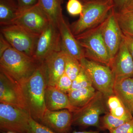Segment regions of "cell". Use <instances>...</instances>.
<instances>
[{
	"label": "cell",
	"instance_id": "3",
	"mask_svg": "<svg viewBox=\"0 0 133 133\" xmlns=\"http://www.w3.org/2000/svg\"><path fill=\"white\" fill-rule=\"evenodd\" d=\"M83 5L79 19L70 25L74 36L101 24L115 7L114 0H88Z\"/></svg>",
	"mask_w": 133,
	"mask_h": 133
},
{
	"label": "cell",
	"instance_id": "21",
	"mask_svg": "<svg viewBox=\"0 0 133 133\" xmlns=\"http://www.w3.org/2000/svg\"><path fill=\"white\" fill-rule=\"evenodd\" d=\"M96 89L93 86L71 90L67 94L70 103L75 109L83 107L95 95Z\"/></svg>",
	"mask_w": 133,
	"mask_h": 133
},
{
	"label": "cell",
	"instance_id": "36",
	"mask_svg": "<svg viewBox=\"0 0 133 133\" xmlns=\"http://www.w3.org/2000/svg\"><path fill=\"white\" fill-rule=\"evenodd\" d=\"M69 133H99V132H97V131H74L71 132H69Z\"/></svg>",
	"mask_w": 133,
	"mask_h": 133
},
{
	"label": "cell",
	"instance_id": "5",
	"mask_svg": "<svg viewBox=\"0 0 133 133\" xmlns=\"http://www.w3.org/2000/svg\"><path fill=\"white\" fill-rule=\"evenodd\" d=\"M108 112L107 99L97 91L95 95L83 107L72 112V125L86 128L94 127L99 128L101 115Z\"/></svg>",
	"mask_w": 133,
	"mask_h": 133
},
{
	"label": "cell",
	"instance_id": "31",
	"mask_svg": "<svg viewBox=\"0 0 133 133\" xmlns=\"http://www.w3.org/2000/svg\"><path fill=\"white\" fill-rule=\"evenodd\" d=\"M16 1L21 13L37 5L38 0H16Z\"/></svg>",
	"mask_w": 133,
	"mask_h": 133
},
{
	"label": "cell",
	"instance_id": "6",
	"mask_svg": "<svg viewBox=\"0 0 133 133\" xmlns=\"http://www.w3.org/2000/svg\"><path fill=\"white\" fill-rule=\"evenodd\" d=\"M81 67L90 77L93 86L107 98L114 94L115 79L109 66L83 58L79 60Z\"/></svg>",
	"mask_w": 133,
	"mask_h": 133
},
{
	"label": "cell",
	"instance_id": "25",
	"mask_svg": "<svg viewBox=\"0 0 133 133\" xmlns=\"http://www.w3.org/2000/svg\"><path fill=\"white\" fill-rule=\"evenodd\" d=\"M128 121L127 120L115 117L108 112L100 118L99 129L102 130H108L110 131L118 127Z\"/></svg>",
	"mask_w": 133,
	"mask_h": 133
},
{
	"label": "cell",
	"instance_id": "34",
	"mask_svg": "<svg viewBox=\"0 0 133 133\" xmlns=\"http://www.w3.org/2000/svg\"><path fill=\"white\" fill-rule=\"evenodd\" d=\"M115 5L118 8L119 10L122 9L128 2L129 0H114Z\"/></svg>",
	"mask_w": 133,
	"mask_h": 133
},
{
	"label": "cell",
	"instance_id": "19",
	"mask_svg": "<svg viewBox=\"0 0 133 133\" xmlns=\"http://www.w3.org/2000/svg\"><path fill=\"white\" fill-rule=\"evenodd\" d=\"M63 0H38V5L48 17L50 22L58 28L63 16L62 7Z\"/></svg>",
	"mask_w": 133,
	"mask_h": 133
},
{
	"label": "cell",
	"instance_id": "32",
	"mask_svg": "<svg viewBox=\"0 0 133 133\" xmlns=\"http://www.w3.org/2000/svg\"><path fill=\"white\" fill-rule=\"evenodd\" d=\"M123 38L133 59V36L123 34Z\"/></svg>",
	"mask_w": 133,
	"mask_h": 133
},
{
	"label": "cell",
	"instance_id": "2",
	"mask_svg": "<svg viewBox=\"0 0 133 133\" xmlns=\"http://www.w3.org/2000/svg\"><path fill=\"white\" fill-rule=\"evenodd\" d=\"M40 63L33 57L12 47L8 48L0 56V71L19 84L28 78Z\"/></svg>",
	"mask_w": 133,
	"mask_h": 133
},
{
	"label": "cell",
	"instance_id": "4",
	"mask_svg": "<svg viewBox=\"0 0 133 133\" xmlns=\"http://www.w3.org/2000/svg\"><path fill=\"white\" fill-rule=\"evenodd\" d=\"M103 22L75 36L83 49L85 57L109 67L111 59L102 35Z\"/></svg>",
	"mask_w": 133,
	"mask_h": 133
},
{
	"label": "cell",
	"instance_id": "16",
	"mask_svg": "<svg viewBox=\"0 0 133 133\" xmlns=\"http://www.w3.org/2000/svg\"><path fill=\"white\" fill-rule=\"evenodd\" d=\"M48 75V85L55 86L59 78L65 73L64 52L62 50L53 52L44 61Z\"/></svg>",
	"mask_w": 133,
	"mask_h": 133
},
{
	"label": "cell",
	"instance_id": "10",
	"mask_svg": "<svg viewBox=\"0 0 133 133\" xmlns=\"http://www.w3.org/2000/svg\"><path fill=\"white\" fill-rule=\"evenodd\" d=\"M50 23L48 17L37 4L21 13L13 24L39 36Z\"/></svg>",
	"mask_w": 133,
	"mask_h": 133
},
{
	"label": "cell",
	"instance_id": "30",
	"mask_svg": "<svg viewBox=\"0 0 133 133\" xmlns=\"http://www.w3.org/2000/svg\"><path fill=\"white\" fill-rule=\"evenodd\" d=\"M109 133H133V118L118 127L109 131Z\"/></svg>",
	"mask_w": 133,
	"mask_h": 133
},
{
	"label": "cell",
	"instance_id": "14",
	"mask_svg": "<svg viewBox=\"0 0 133 133\" xmlns=\"http://www.w3.org/2000/svg\"><path fill=\"white\" fill-rule=\"evenodd\" d=\"M115 80L133 77V59L129 51L124 38L115 56L110 64Z\"/></svg>",
	"mask_w": 133,
	"mask_h": 133
},
{
	"label": "cell",
	"instance_id": "17",
	"mask_svg": "<svg viewBox=\"0 0 133 133\" xmlns=\"http://www.w3.org/2000/svg\"><path fill=\"white\" fill-rule=\"evenodd\" d=\"M45 102L46 109L50 111L67 109L72 112L76 110L71 105L67 94L59 91L55 86H47Z\"/></svg>",
	"mask_w": 133,
	"mask_h": 133
},
{
	"label": "cell",
	"instance_id": "24",
	"mask_svg": "<svg viewBox=\"0 0 133 133\" xmlns=\"http://www.w3.org/2000/svg\"><path fill=\"white\" fill-rule=\"evenodd\" d=\"M64 52L65 59V73L73 81L81 70V64L78 59Z\"/></svg>",
	"mask_w": 133,
	"mask_h": 133
},
{
	"label": "cell",
	"instance_id": "38",
	"mask_svg": "<svg viewBox=\"0 0 133 133\" xmlns=\"http://www.w3.org/2000/svg\"><path fill=\"white\" fill-rule=\"evenodd\" d=\"M79 1H81V2L83 3H84L85 2H86L87 1H88V0H79Z\"/></svg>",
	"mask_w": 133,
	"mask_h": 133
},
{
	"label": "cell",
	"instance_id": "26",
	"mask_svg": "<svg viewBox=\"0 0 133 133\" xmlns=\"http://www.w3.org/2000/svg\"><path fill=\"white\" fill-rule=\"evenodd\" d=\"M93 86L92 82L90 77L81 67L78 76L72 81L71 90L81 89Z\"/></svg>",
	"mask_w": 133,
	"mask_h": 133
},
{
	"label": "cell",
	"instance_id": "29",
	"mask_svg": "<svg viewBox=\"0 0 133 133\" xmlns=\"http://www.w3.org/2000/svg\"><path fill=\"white\" fill-rule=\"evenodd\" d=\"M26 133H57L36 121L31 117L28 129Z\"/></svg>",
	"mask_w": 133,
	"mask_h": 133
},
{
	"label": "cell",
	"instance_id": "27",
	"mask_svg": "<svg viewBox=\"0 0 133 133\" xmlns=\"http://www.w3.org/2000/svg\"><path fill=\"white\" fill-rule=\"evenodd\" d=\"M84 5L79 0H68L66 5L67 12L72 16L80 15L83 12Z\"/></svg>",
	"mask_w": 133,
	"mask_h": 133
},
{
	"label": "cell",
	"instance_id": "37",
	"mask_svg": "<svg viewBox=\"0 0 133 133\" xmlns=\"http://www.w3.org/2000/svg\"><path fill=\"white\" fill-rule=\"evenodd\" d=\"M2 133H17L15 132H11V131H7V132H2Z\"/></svg>",
	"mask_w": 133,
	"mask_h": 133
},
{
	"label": "cell",
	"instance_id": "39",
	"mask_svg": "<svg viewBox=\"0 0 133 133\" xmlns=\"http://www.w3.org/2000/svg\"></svg>",
	"mask_w": 133,
	"mask_h": 133
},
{
	"label": "cell",
	"instance_id": "23",
	"mask_svg": "<svg viewBox=\"0 0 133 133\" xmlns=\"http://www.w3.org/2000/svg\"><path fill=\"white\" fill-rule=\"evenodd\" d=\"M117 21L122 33L133 36V13L124 9L116 12Z\"/></svg>",
	"mask_w": 133,
	"mask_h": 133
},
{
	"label": "cell",
	"instance_id": "7",
	"mask_svg": "<svg viewBox=\"0 0 133 133\" xmlns=\"http://www.w3.org/2000/svg\"><path fill=\"white\" fill-rule=\"evenodd\" d=\"M31 118L27 109L0 103V129L2 132L26 133Z\"/></svg>",
	"mask_w": 133,
	"mask_h": 133
},
{
	"label": "cell",
	"instance_id": "13",
	"mask_svg": "<svg viewBox=\"0 0 133 133\" xmlns=\"http://www.w3.org/2000/svg\"><path fill=\"white\" fill-rule=\"evenodd\" d=\"M72 121V112L69 109L51 111L46 109L39 122L55 132L69 133Z\"/></svg>",
	"mask_w": 133,
	"mask_h": 133
},
{
	"label": "cell",
	"instance_id": "33",
	"mask_svg": "<svg viewBox=\"0 0 133 133\" xmlns=\"http://www.w3.org/2000/svg\"><path fill=\"white\" fill-rule=\"evenodd\" d=\"M11 47L7 41L5 39L2 34L1 33L0 36V56L2 55L3 52L8 48Z\"/></svg>",
	"mask_w": 133,
	"mask_h": 133
},
{
	"label": "cell",
	"instance_id": "28",
	"mask_svg": "<svg viewBox=\"0 0 133 133\" xmlns=\"http://www.w3.org/2000/svg\"><path fill=\"white\" fill-rule=\"evenodd\" d=\"M72 83V80L64 73L58 79L55 87L62 92L67 94L71 90Z\"/></svg>",
	"mask_w": 133,
	"mask_h": 133
},
{
	"label": "cell",
	"instance_id": "12",
	"mask_svg": "<svg viewBox=\"0 0 133 133\" xmlns=\"http://www.w3.org/2000/svg\"><path fill=\"white\" fill-rule=\"evenodd\" d=\"M0 102L27 109L21 85L8 74L0 71Z\"/></svg>",
	"mask_w": 133,
	"mask_h": 133
},
{
	"label": "cell",
	"instance_id": "8",
	"mask_svg": "<svg viewBox=\"0 0 133 133\" xmlns=\"http://www.w3.org/2000/svg\"><path fill=\"white\" fill-rule=\"evenodd\" d=\"M1 27V33L12 48L33 57L39 36L16 24Z\"/></svg>",
	"mask_w": 133,
	"mask_h": 133
},
{
	"label": "cell",
	"instance_id": "35",
	"mask_svg": "<svg viewBox=\"0 0 133 133\" xmlns=\"http://www.w3.org/2000/svg\"><path fill=\"white\" fill-rule=\"evenodd\" d=\"M122 9L125 10L133 13V0H129L128 2Z\"/></svg>",
	"mask_w": 133,
	"mask_h": 133
},
{
	"label": "cell",
	"instance_id": "15",
	"mask_svg": "<svg viewBox=\"0 0 133 133\" xmlns=\"http://www.w3.org/2000/svg\"><path fill=\"white\" fill-rule=\"evenodd\" d=\"M58 29L61 39V50L78 60L85 57L83 48L64 17L59 22Z\"/></svg>",
	"mask_w": 133,
	"mask_h": 133
},
{
	"label": "cell",
	"instance_id": "9",
	"mask_svg": "<svg viewBox=\"0 0 133 133\" xmlns=\"http://www.w3.org/2000/svg\"><path fill=\"white\" fill-rule=\"evenodd\" d=\"M60 50L59 30L50 23L38 37L33 58L38 63H42L53 52Z\"/></svg>",
	"mask_w": 133,
	"mask_h": 133
},
{
	"label": "cell",
	"instance_id": "1",
	"mask_svg": "<svg viewBox=\"0 0 133 133\" xmlns=\"http://www.w3.org/2000/svg\"><path fill=\"white\" fill-rule=\"evenodd\" d=\"M20 85L31 117L40 122L46 109L45 95L48 75L44 62L40 63L33 74Z\"/></svg>",
	"mask_w": 133,
	"mask_h": 133
},
{
	"label": "cell",
	"instance_id": "18",
	"mask_svg": "<svg viewBox=\"0 0 133 133\" xmlns=\"http://www.w3.org/2000/svg\"><path fill=\"white\" fill-rule=\"evenodd\" d=\"M113 91L115 95L121 100L133 114V77L115 79Z\"/></svg>",
	"mask_w": 133,
	"mask_h": 133
},
{
	"label": "cell",
	"instance_id": "11",
	"mask_svg": "<svg viewBox=\"0 0 133 133\" xmlns=\"http://www.w3.org/2000/svg\"><path fill=\"white\" fill-rule=\"evenodd\" d=\"M102 35L111 61L118 52L123 38V33L116 19L115 8L103 22Z\"/></svg>",
	"mask_w": 133,
	"mask_h": 133
},
{
	"label": "cell",
	"instance_id": "20",
	"mask_svg": "<svg viewBox=\"0 0 133 133\" xmlns=\"http://www.w3.org/2000/svg\"><path fill=\"white\" fill-rule=\"evenodd\" d=\"M20 14L16 0H0L1 27L13 24Z\"/></svg>",
	"mask_w": 133,
	"mask_h": 133
},
{
	"label": "cell",
	"instance_id": "22",
	"mask_svg": "<svg viewBox=\"0 0 133 133\" xmlns=\"http://www.w3.org/2000/svg\"><path fill=\"white\" fill-rule=\"evenodd\" d=\"M107 105L108 112L115 117L128 121L133 118L132 113L121 100L114 94L107 98Z\"/></svg>",
	"mask_w": 133,
	"mask_h": 133
}]
</instances>
